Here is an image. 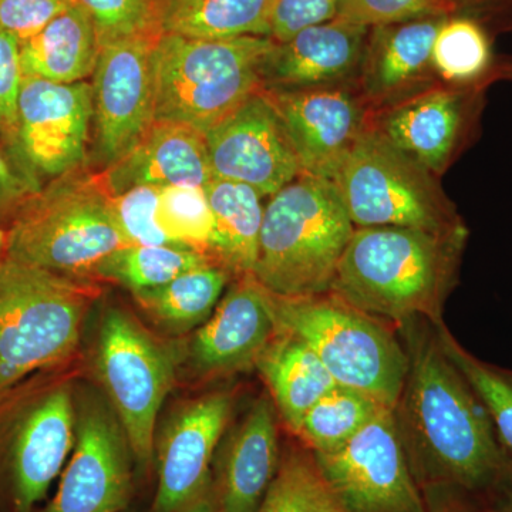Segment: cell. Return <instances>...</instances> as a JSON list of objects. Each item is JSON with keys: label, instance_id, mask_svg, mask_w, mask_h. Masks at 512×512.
<instances>
[{"label": "cell", "instance_id": "1f68e13d", "mask_svg": "<svg viewBox=\"0 0 512 512\" xmlns=\"http://www.w3.org/2000/svg\"><path fill=\"white\" fill-rule=\"evenodd\" d=\"M384 407L372 397L336 386L303 417L296 436L312 453H328L348 443Z\"/></svg>", "mask_w": 512, "mask_h": 512}, {"label": "cell", "instance_id": "d6986e66", "mask_svg": "<svg viewBox=\"0 0 512 512\" xmlns=\"http://www.w3.org/2000/svg\"><path fill=\"white\" fill-rule=\"evenodd\" d=\"M275 333L268 291L254 274L239 276L195 332L191 366L202 379L244 372L256 367Z\"/></svg>", "mask_w": 512, "mask_h": 512}, {"label": "cell", "instance_id": "681fc988", "mask_svg": "<svg viewBox=\"0 0 512 512\" xmlns=\"http://www.w3.org/2000/svg\"><path fill=\"white\" fill-rule=\"evenodd\" d=\"M126 512H131L130 510L126 511Z\"/></svg>", "mask_w": 512, "mask_h": 512}, {"label": "cell", "instance_id": "484cf974", "mask_svg": "<svg viewBox=\"0 0 512 512\" xmlns=\"http://www.w3.org/2000/svg\"><path fill=\"white\" fill-rule=\"evenodd\" d=\"M205 188L214 217L210 258L234 278L254 274L264 221L262 195L247 184L218 177Z\"/></svg>", "mask_w": 512, "mask_h": 512}, {"label": "cell", "instance_id": "f546056e", "mask_svg": "<svg viewBox=\"0 0 512 512\" xmlns=\"http://www.w3.org/2000/svg\"><path fill=\"white\" fill-rule=\"evenodd\" d=\"M210 256L190 248L127 247L107 256L94 272L97 282H116L133 295L160 288L192 268L210 264Z\"/></svg>", "mask_w": 512, "mask_h": 512}, {"label": "cell", "instance_id": "ab89813d", "mask_svg": "<svg viewBox=\"0 0 512 512\" xmlns=\"http://www.w3.org/2000/svg\"><path fill=\"white\" fill-rule=\"evenodd\" d=\"M336 13L338 0H274L269 37L285 42L299 30L335 19Z\"/></svg>", "mask_w": 512, "mask_h": 512}, {"label": "cell", "instance_id": "6da1fadb", "mask_svg": "<svg viewBox=\"0 0 512 512\" xmlns=\"http://www.w3.org/2000/svg\"><path fill=\"white\" fill-rule=\"evenodd\" d=\"M404 325L409 370L394 407L414 477L424 494H483L511 463L484 404L441 349L433 326Z\"/></svg>", "mask_w": 512, "mask_h": 512}, {"label": "cell", "instance_id": "7c38bea8", "mask_svg": "<svg viewBox=\"0 0 512 512\" xmlns=\"http://www.w3.org/2000/svg\"><path fill=\"white\" fill-rule=\"evenodd\" d=\"M136 470L130 441L109 400L86 392L76 402L72 456L55 497L40 512H126Z\"/></svg>", "mask_w": 512, "mask_h": 512}, {"label": "cell", "instance_id": "3957f363", "mask_svg": "<svg viewBox=\"0 0 512 512\" xmlns=\"http://www.w3.org/2000/svg\"><path fill=\"white\" fill-rule=\"evenodd\" d=\"M103 171L86 164L46 181L6 229V258L76 279H94L101 262L133 247L117 224Z\"/></svg>", "mask_w": 512, "mask_h": 512}, {"label": "cell", "instance_id": "83f0119b", "mask_svg": "<svg viewBox=\"0 0 512 512\" xmlns=\"http://www.w3.org/2000/svg\"><path fill=\"white\" fill-rule=\"evenodd\" d=\"M231 278L227 269L210 262L184 272L167 285L133 296L158 328L180 335L210 318Z\"/></svg>", "mask_w": 512, "mask_h": 512}, {"label": "cell", "instance_id": "7402d4cb", "mask_svg": "<svg viewBox=\"0 0 512 512\" xmlns=\"http://www.w3.org/2000/svg\"><path fill=\"white\" fill-rule=\"evenodd\" d=\"M275 404L259 397L222 437L211 468V484L222 512H256L274 481L281 448Z\"/></svg>", "mask_w": 512, "mask_h": 512}, {"label": "cell", "instance_id": "e575fe53", "mask_svg": "<svg viewBox=\"0 0 512 512\" xmlns=\"http://www.w3.org/2000/svg\"><path fill=\"white\" fill-rule=\"evenodd\" d=\"M160 191L157 185H136L114 194V217L130 245L184 248L168 237L158 220Z\"/></svg>", "mask_w": 512, "mask_h": 512}, {"label": "cell", "instance_id": "30bf717a", "mask_svg": "<svg viewBox=\"0 0 512 512\" xmlns=\"http://www.w3.org/2000/svg\"><path fill=\"white\" fill-rule=\"evenodd\" d=\"M175 366L173 349L130 312L119 306L104 311L96 372L144 476L154 467L157 417L173 387Z\"/></svg>", "mask_w": 512, "mask_h": 512}, {"label": "cell", "instance_id": "5bb4252c", "mask_svg": "<svg viewBox=\"0 0 512 512\" xmlns=\"http://www.w3.org/2000/svg\"><path fill=\"white\" fill-rule=\"evenodd\" d=\"M157 32L101 45L93 73L96 150L104 168L119 161L156 121L154 49Z\"/></svg>", "mask_w": 512, "mask_h": 512}, {"label": "cell", "instance_id": "9c48e42d", "mask_svg": "<svg viewBox=\"0 0 512 512\" xmlns=\"http://www.w3.org/2000/svg\"><path fill=\"white\" fill-rule=\"evenodd\" d=\"M332 183L355 228H466L439 177L370 126L340 164Z\"/></svg>", "mask_w": 512, "mask_h": 512}, {"label": "cell", "instance_id": "f1b7e54d", "mask_svg": "<svg viewBox=\"0 0 512 512\" xmlns=\"http://www.w3.org/2000/svg\"><path fill=\"white\" fill-rule=\"evenodd\" d=\"M493 33L466 15H448L433 45V66L441 82L451 86L494 84Z\"/></svg>", "mask_w": 512, "mask_h": 512}, {"label": "cell", "instance_id": "603a6c76", "mask_svg": "<svg viewBox=\"0 0 512 512\" xmlns=\"http://www.w3.org/2000/svg\"><path fill=\"white\" fill-rule=\"evenodd\" d=\"M101 171L113 194L136 185L205 187L214 177L205 134L171 120L154 121L136 146Z\"/></svg>", "mask_w": 512, "mask_h": 512}, {"label": "cell", "instance_id": "e0dca14e", "mask_svg": "<svg viewBox=\"0 0 512 512\" xmlns=\"http://www.w3.org/2000/svg\"><path fill=\"white\" fill-rule=\"evenodd\" d=\"M231 413L228 392L204 394L175 410L156 440L157 490L150 512L181 511L207 488Z\"/></svg>", "mask_w": 512, "mask_h": 512}, {"label": "cell", "instance_id": "ffe728a7", "mask_svg": "<svg viewBox=\"0 0 512 512\" xmlns=\"http://www.w3.org/2000/svg\"><path fill=\"white\" fill-rule=\"evenodd\" d=\"M447 16L370 29L357 86L373 113L443 83L433 66V45Z\"/></svg>", "mask_w": 512, "mask_h": 512}, {"label": "cell", "instance_id": "836d02e7", "mask_svg": "<svg viewBox=\"0 0 512 512\" xmlns=\"http://www.w3.org/2000/svg\"><path fill=\"white\" fill-rule=\"evenodd\" d=\"M158 220L168 237L178 245L210 256L214 217L207 188L161 187Z\"/></svg>", "mask_w": 512, "mask_h": 512}, {"label": "cell", "instance_id": "52a82bcc", "mask_svg": "<svg viewBox=\"0 0 512 512\" xmlns=\"http://www.w3.org/2000/svg\"><path fill=\"white\" fill-rule=\"evenodd\" d=\"M269 36L200 40L161 35L154 49L156 120L207 133L262 89Z\"/></svg>", "mask_w": 512, "mask_h": 512}, {"label": "cell", "instance_id": "d590c367", "mask_svg": "<svg viewBox=\"0 0 512 512\" xmlns=\"http://www.w3.org/2000/svg\"><path fill=\"white\" fill-rule=\"evenodd\" d=\"M453 13L448 0H338L336 18L372 29Z\"/></svg>", "mask_w": 512, "mask_h": 512}, {"label": "cell", "instance_id": "277c9868", "mask_svg": "<svg viewBox=\"0 0 512 512\" xmlns=\"http://www.w3.org/2000/svg\"><path fill=\"white\" fill-rule=\"evenodd\" d=\"M100 295L97 281L5 258L0 264V394L66 366Z\"/></svg>", "mask_w": 512, "mask_h": 512}, {"label": "cell", "instance_id": "4fadbf2b", "mask_svg": "<svg viewBox=\"0 0 512 512\" xmlns=\"http://www.w3.org/2000/svg\"><path fill=\"white\" fill-rule=\"evenodd\" d=\"M488 87L439 83L375 111L370 126L440 178L480 137Z\"/></svg>", "mask_w": 512, "mask_h": 512}, {"label": "cell", "instance_id": "ba28073f", "mask_svg": "<svg viewBox=\"0 0 512 512\" xmlns=\"http://www.w3.org/2000/svg\"><path fill=\"white\" fill-rule=\"evenodd\" d=\"M76 439V400L60 370L0 394V512H36Z\"/></svg>", "mask_w": 512, "mask_h": 512}, {"label": "cell", "instance_id": "4dcf8cb0", "mask_svg": "<svg viewBox=\"0 0 512 512\" xmlns=\"http://www.w3.org/2000/svg\"><path fill=\"white\" fill-rule=\"evenodd\" d=\"M256 512H348L306 447L282 453L274 481Z\"/></svg>", "mask_w": 512, "mask_h": 512}, {"label": "cell", "instance_id": "ee69618b", "mask_svg": "<svg viewBox=\"0 0 512 512\" xmlns=\"http://www.w3.org/2000/svg\"><path fill=\"white\" fill-rule=\"evenodd\" d=\"M476 498L485 512H512V461Z\"/></svg>", "mask_w": 512, "mask_h": 512}, {"label": "cell", "instance_id": "60d3db41", "mask_svg": "<svg viewBox=\"0 0 512 512\" xmlns=\"http://www.w3.org/2000/svg\"><path fill=\"white\" fill-rule=\"evenodd\" d=\"M42 187L0 150V229L6 231L23 204Z\"/></svg>", "mask_w": 512, "mask_h": 512}, {"label": "cell", "instance_id": "9a60e30c", "mask_svg": "<svg viewBox=\"0 0 512 512\" xmlns=\"http://www.w3.org/2000/svg\"><path fill=\"white\" fill-rule=\"evenodd\" d=\"M214 177L272 197L303 174L284 120L264 89L205 133Z\"/></svg>", "mask_w": 512, "mask_h": 512}, {"label": "cell", "instance_id": "b9f144b4", "mask_svg": "<svg viewBox=\"0 0 512 512\" xmlns=\"http://www.w3.org/2000/svg\"><path fill=\"white\" fill-rule=\"evenodd\" d=\"M454 13L470 16L493 35L512 30V0H448Z\"/></svg>", "mask_w": 512, "mask_h": 512}, {"label": "cell", "instance_id": "7a4b0ae2", "mask_svg": "<svg viewBox=\"0 0 512 512\" xmlns=\"http://www.w3.org/2000/svg\"><path fill=\"white\" fill-rule=\"evenodd\" d=\"M467 241V227L355 228L330 292L375 318L402 326L414 320L437 325L457 285Z\"/></svg>", "mask_w": 512, "mask_h": 512}, {"label": "cell", "instance_id": "74e56055", "mask_svg": "<svg viewBox=\"0 0 512 512\" xmlns=\"http://www.w3.org/2000/svg\"><path fill=\"white\" fill-rule=\"evenodd\" d=\"M92 16L100 45L140 35L158 32L154 23V0H74ZM161 35V33H160Z\"/></svg>", "mask_w": 512, "mask_h": 512}, {"label": "cell", "instance_id": "7bdbcfd3", "mask_svg": "<svg viewBox=\"0 0 512 512\" xmlns=\"http://www.w3.org/2000/svg\"><path fill=\"white\" fill-rule=\"evenodd\" d=\"M427 512H485L474 495L457 490H439L424 494Z\"/></svg>", "mask_w": 512, "mask_h": 512}, {"label": "cell", "instance_id": "f6af8a7d", "mask_svg": "<svg viewBox=\"0 0 512 512\" xmlns=\"http://www.w3.org/2000/svg\"><path fill=\"white\" fill-rule=\"evenodd\" d=\"M178 512H222L214 490H212L211 481L195 500H192L190 504L185 505L183 510Z\"/></svg>", "mask_w": 512, "mask_h": 512}, {"label": "cell", "instance_id": "8fae6325", "mask_svg": "<svg viewBox=\"0 0 512 512\" xmlns=\"http://www.w3.org/2000/svg\"><path fill=\"white\" fill-rule=\"evenodd\" d=\"M313 456L348 512H427L394 409H383L343 446Z\"/></svg>", "mask_w": 512, "mask_h": 512}, {"label": "cell", "instance_id": "2e32d148", "mask_svg": "<svg viewBox=\"0 0 512 512\" xmlns=\"http://www.w3.org/2000/svg\"><path fill=\"white\" fill-rule=\"evenodd\" d=\"M92 84L53 83L23 76L19 97V157L40 184L86 164Z\"/></svg>", "mask_w": 512, "mask_h": 512}, {"label": "cell", "instance_id": "cb8c5ba5", "mask_svg": "<svg viewBox=\"0 0 512 512\" xmlns=\"http://www.w3.org/2000/svg\"><path fill=\"white\" fill-rule=\"evenodd\" d=\"M256 367L271 390L276 412L293 434L306 413L338 386L308 343L281 330H276Z\"/></svg>", "mask_w": 512, "mask_h": 512}, {"label": "cell", "instance_id": "7dc6e473", "mask_svg": "<svg viewBox=\"0 0 512 512\" xmlns=\"http://www.w3.org/2000/svg\"><path fill=\"white\" fill-rule=\"evenodd\" d=\"M6 258V231L0 229V264L5 261Z\"/></svg>", "mask_w": 512, "mask_h": 512}, {"label": "cell", "instance_id": "8992f818", "mask_svg": "<svg viewBox=\"0 0 512 512\" xmlns=\"http://www.w3.org/2000/svg\"><path fill=\"white\" fill-rule=\"evenodd\" d=\"M276 330L311 346L338 386L394 409L409 370V355L392 330L333 292L286 298L268 292Z\"/></svg>", "mask_w": 512, "mask_h": 512}, {"label": "cell", "instance_id": "f35d334b", "mask_svg": "<svg viewBox=\"0 0 512 512\" xmlns=\"http://www.w3.org/2000/svg\"><path fill=\"white\" fill-rule=\"evenodd\" d=\"M73 5L74 0H0V30L22 45Z\"/></svg>", "mask_w": 512, "mask_h": 512}, {"label": "cell", "instance_id": "d6a6232c", "mask_svg": "<svg viewBox=\"0 0 512 512\" xmlns=\"http://www.w3.org/2000/svg\"><path fill=\"white\" fill-rule=\"evenodd\" d=\"M433 326L441 349L476 392L512 461V372L478 359L451 335L444 322Z\"/></svg>", "mask_w": 512, "mask_h": 512}, {"label": "cell", "instance_id": "4316f807", "mask_svg": "<svg viewBox=\"0 0 512 512\" xmlns=\"http://www.w3.org/2000/svg\"><path fill=\"white\" fill-rule=\"evenodd\" d=\"M272 0H154L161 35L220 40L269 36Z\"/></svg>", "mask_w": 512, "mask_h": 512}, {"label": "cell", "instance_id": "ac0fdd59", "mask_svg": "<svg viewBox=\"0 0 512 512\" xmlns=\"http://www.w3.org/2000/svg\"><path fill=\"white\" fill-rule=\"evenodd\" d=\"M268 93L284 120L303 173L332 181L372 120L373 111L357 82Z\"/></svg>", "mask_w": 512, "mask_h": 512}, {"label": "cell", "instance_id": "5b68a950", "mask_svg": "<svg viewBox=\"0 0 512 512\" xmlns=\"http://www.w3.org/2000/svg\"><path fill=\"white\" fill-rule=\"evenodd\" d=\"M353 231L335 184L303 173L265 207L255 278L286 298L329 292Z\"/></svg>", "mask_w": 512, "mask_h": 512}, {"label": "cell", "instance_id": "c3c4849f", "mask_svg": "<svg viewBox=\"0 0 512 512\" xmlns=\"http://www.w3.org/2000/svg\"><path fill=\"white\" fill-rule=\"evenodd\" d=\"M272 5H274V0H272Z\"/></svg>", "mask_w": 512, "mask_h": 512}, {"label": "cell", "instance_id": "d4e9b609", "mask_svg": "<svg viewBox=\"0 0 512 512\" xmlns=\"http://www.w3.org/2000/svg\"><path fill=\"white\" fill-rule=\"evenodd\" d=\"M100 49L92 16L76 3L19 45L20 66L23 76L62 84L86 82L96 69Z\"/></svg>", "mask_w": 512, "mask_h": 512}, {"label": "cell", "instance_id": "8d00e7d4", "mask_svg": "<svg viewBox=\"0 0 512 512\" xmlns=\"http://www.w3.org/2000/svg\"><path fill=\"white\" fill-rule=\"evenodd\" d=\"M22 79L18 40L0 30V150L5 151L26 173L19 157V97Z\"/></svg>", "mask_w": 512, "mask_h": 512}, {"label": "cell", "instance_id": "bcb514c9", "mask_svg": "<svg viewBox=\"0 0 512 512\" xmlns=\"http://www.w3.org/2000/svg\"><path fill=\"white\" fill-rule=\"evenodd\" d=\"M493 80L500 82H512V56H501L495 60V66L493 70Z\"/></svg>", "mask_w": 512, "mask_h": 512}, {"label": "cell", "instance_id": "44dd1931", "mask_svg": "<svg viewBox=\"0 0 512 512\" xmlns=\"http://www.w3.org/2000/svg\"><path fill=\"white\" fill-rule=\"evenodd\" d=\"M369 32L335 18L275 42L262 66V89L293 92L357 82Z\"/></svg>", "mask_w": 512, "mask_h": 512}]
</instances>
